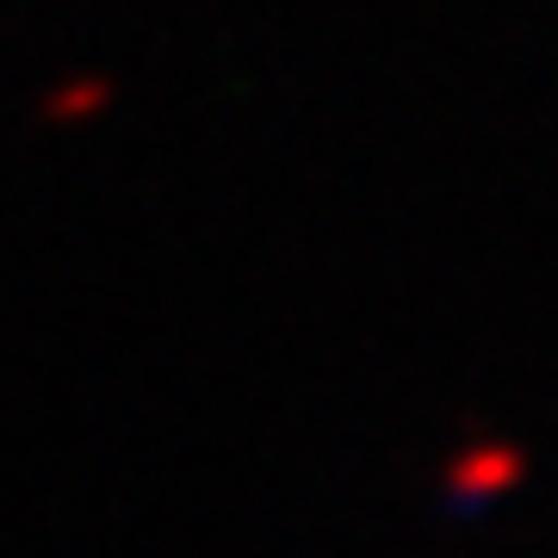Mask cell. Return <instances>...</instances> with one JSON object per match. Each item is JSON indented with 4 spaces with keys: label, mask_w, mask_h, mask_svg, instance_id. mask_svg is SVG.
Segmentation results:
<instances>
[{
    "label": "cell",
    "mask_w": 558,
    "mask_h": 558,
    "mask_svg": "<svg viewBox=\"0 0 558 558\" xmlns=\"http://www.w3.org/2000/svg\"><path fill=\"white\" fill-rule=\"evenodd\" d=\"M515 472H521V453H509V447H497V453H484V459H459L453 484L465 490V497H484L490 484H509Z\"/></svg>",
    "instance_id": "obj_1"
},
{
    "label": "cell",
    "mask_w": 558,
    "mask_h": 558,
    "mask_svg": "<svg viewBox=\"0 0 558 558\" xmlns=\"http://www.w3.org/2000/svg\"><path fill=\"white\" fill-rule=\"evenodd\" d=\"M94 106H106V81H69L57 100H50V119L69 124V119H87Z\"/></svg>",
    "instance_id": "obj_2"
}]
</instances>
